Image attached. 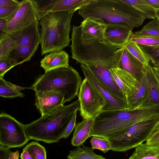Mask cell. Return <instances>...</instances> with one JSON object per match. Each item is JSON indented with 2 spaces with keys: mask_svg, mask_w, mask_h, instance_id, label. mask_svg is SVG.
Wrapping results in <instances>:
<instances>
[{
  "mask_svg": "<svg viewBox=\"0 0 159 159\" xmlns=\"http://www.w3.org/2000/svg\"><path fill=\"white\" fill-rule=\"evenodd\" d=\"M157 118H159V108L103 111L93 119L89 137L109 139L138 122Z\"/></svg>",
  "mask_w": 159,
  "mask_h": 159,
  "instance_id": "6da1fadb",
  "label": "cell"
},
{
  "mask_svg": "<svg viewBox=\"0 0 159 159\" xmlns=\"http://www.w3.org/2000/svg\"><path fill=\"white\" fill-rule=\"evenodd\" d=\"M78 12L84 20L99 18L105 24H119L133 29L141 25L146 19L142 13L123 0H91Z\"/></svg>",
  "mask_w": 159,
  "mask_h": 159,
  "instance_id": "7a4b0ae2",
  "label": "cell"
},
{
  "mask_svg": "<svg viewBox=\"0 0 159 159\" xmlns=\"http://www.w3.org/2000/svg\"><path fill=\"white\" fill-rule=\"evenodd\" d=\"M78 100L67 105L41 116L39 119L24 125L25 132L29 140L52 143L59 142L74 114L79 110Z\"/></svg>",
  "mask_w": 159,
  "mask_h": 159,
  "instance_id": "3957f363",
  "label": "cell"
},
{
  "mask_svg": "<svg viewBox=\"0 0 159 159\" xmlns=\"http://www.w3.org/2000/svg\"><path fill=\"white\" fill-rule=\"evenodd\" d=\"M74 13L51 12L39 20L41 55L60 52L69 45L71 22Z\"/></svg>",
  "mask_w": 159,
  "mask_h": 159,
  "instance_id": "277c9868",
  "label": "cell"
},
{
  "mask_svg": "<svg viewBox=\"0 0 159 159\" xmlns=\"http://www.w3.org/2000/svg\"><path fill=\"white\" fill-rule=\"evenodd\" d=\"M102 39L84 40L71 34L72 58L85 66L103 64L119 67L124 47L102 43Z\"/></svg>",
  "mask_w": 159,
  "mask_h": 159,
  "instance_id": "5b68a950",
  "label": "cell"
},
{
  "mask_svg": "<svg viewBox=\"0 0 159 159\" xmlns=\"http://www.w3.org/2000/svg\"><path fill=\"white\" fill-rule=\"evenodd\" d=\"M82 80L78 71L69 66L45 72L37 79L31 87L35 92H56L64 98L66 102L78 95Z\"/></svg>",
  "mask_w": 159,
  "mask_h": 159,
  "instance_id": "8992f818",
  "label": "cell"
},
{
  "mask_svg": "<svg viewBox=\"0 0 159 159\" xmlns=\"http://www.w3.org/2000/svg\"><path fill=\"white\" fill-rule=\"evenodd\" d=\"M159 118L138 122L119 134L110 139L111 150L125 152L147 141L156 125Z\"/></svg>",
  "mask_w": 159,
  "mask_h": 159,
  "instance_id": "52a82bcc",
  "label": "cell"
},
{
  "mask_svg": "<svg viewBox=\"0 0 159 159\" xmlns=\"http://www.w3.org/2000/svg\"><path fill=\"white\" fill-rule=\"evenodd\" d=\"M78 96L79 110L83 119H94L104 110L107 104L105 98L86 78L82 81Z\"/></svg>",
  "mask_w": 159,
  "mask_h": 159,
  "instance_id": "ba28073f",
  "label": "cell"
},
{
  "mask_svg": "<svg viewBox=\"0 0 159 159\" xmlns=\"http://www.w3.org/2000/svg\"><path fill=\"white\" fill-rule=\"evenodd\" d=\"M30 140L25 132L24 125L10 115L0 114V145L10 149L24 146Z\"/></svg>",
  "mask_w": 159,
  "mask_h": 159,
  "instance_id": "9c48e42d",
  "label": "cell"
},
{
  "mask_svg": "<svg viewBox=\"0 0 159 159\" xmlns=\"http://www.w3.org/2000/svg\"><path fill=\"white\" fill-rule=\"evenodd\" d=\"M37 20H39L37 11L32 0H22L19 8L7 21L0 33L3 32L9 35L28 27Z\"/></svg>",
  "mask_w": 159,
  "mask_h": 159,
  "instance_id": "30bf717a",
  "label": "cell"
},
{
  "mask_svg": "<svg viewBox=\"0 0 159 159\" xmlns=\"http://www.w3.org/2000/svg\"><path fill=\"white\" fill-rule=\"evenodd\" d=\"M106 24L99 18L88 17L78 26L74 25L71 34L82 40L103 39Z\"/></svg>",
  "mask_w": 159,
  "mask_h": 159,
  "instance_id": "8fae6325",
  "label": "cell"
},
{
  "mask_svg": "<svg viewBox=\"0 0 159 159\" xmlns=\"http://www.w3.org/2000/svg\"><path fill=\"white\" fill-rule=\"evenodd\" d=\"M106 24L102 43L119 48H123L129 39L133 28L129 26L119 24Z\"/></svg>",
  "mask_w": 159,
  "mask_h": 159,
  "instance_id": "7c38bea8",
  "label": "cell"
},
{
  "mask_svg": "<svg viewBox=\"0 0 159 159\" xmlns=\"http://www.w3.org/2000/svg\"><path fill=\"white\" fill-rule=\"evenodd\" d=\"M147 89L145 98L137 109L159 108V81L150 64L145 66Z\"/></svg>",
  "mask_w": 159,
  "mask_h": 159,
  "instance_id": "4fadbf2b",
  "label": "cell"
},
{
  "mask_svg": "<svg viewBox=\"0 0 159 159\" xmlns=\"http://www.w3.org/2000/svg\"><path fill=\"white\" fill-rule=\"evenodd\" d=\"M35 93V105L42 116L64 105L66 102L62 95L54 91H40Z\"/></svg>",
  "mask_w": 159,
  "mask_h": 159,
  "instance_id": "5bb4252c",
  "label": "cell"
},
{
  "mask_svg": "<svg viewBox=\"0 0 159 159\" xmlns=\"http://www.w3.org/2000/svg\"><path fill=\"white\" fill-rule=\"evenodd\" d=\"M80 67L85 78L88 79L94 85L106 100L107 105L103 111L126 110V101L118 99L111 95L99 83L90 70L84 65L80 64Z\"/></svg>",
  "mask_w": 159,
  "mask_h": 159,
  "instance_id": "9a60e30c",
  "label": "cell"
},
{
  "mask_svg": "<svg viewBox=\"0 0 159 159\" xmlns=\"http://www.w3.org/2000/svg\"><path fill=\"white\" fill-rule=\"evenodd\" d=\"M112 77L125 97L133 91L138 81L129 72L119 67L109 70Z\"/></svg>",
  "mask_w": 159,
  "mask_h": 159,
  "instance_id": "2e32d148",
  "label": "cell"
},
{
  "mask_svg": "<svg viewBox=\"0 0 159 159\" xmlns=\"http://www.w3.org/2000/svg\"><path fill=\"white\" fill-rule=\"evenodd\" d=\"M39 21L37 20L28 27L9 35L15 41L17 47L39 42Z\"/></svg>",
  "mask_w": 159,
  "mask_h": 159,
  "instance_id": "e0dca14e",
  "label": "cell"
},
{
  "mask_svg": "<svg viewBox=\"0 0 159 159\" xmlns=\"http://www.w3.org/2000/svg\"><path fill=\"white\" fill-rule=\"evenodd\" d=\"M139 81L146 72L145 66L124 48L119 67Z\"/></svg>",
  "mask_w": 159,
  "mask_h": 159,
  "instance_id": "ac0fdd59",
  "label": "cell"
},
{
  "mask_svg": "<svg viewBox=\"0 0 159 159\" xmlns=\"http://www.w3.org/2000/svg\"><path fill=\"white\" fill-rule=\"evenodd\" d=\"M40 43L38 42L15 48L6 60L12 67L28 61L34 56Z\"/></svg>",
  "mask_w": 159,
  "mask_h": 159,
  "instance_id": "d6986e66",
  "label": "cell"
},
{
  "mask_svg": "<svg viewBox=\"0 0 159 159\" xmlns=\"http://www.w3.org/2000/svg\"><path fill=\"white\" fill-rule=\"evenodd\" d=\"M69 57L64 50L46 55L40 61V66L45 72L54 69L68 67Z\"/></svg>",
  "mask_w": 159,
  "mask_h": 159,
  "instance_id": "ffe728a7",
  "label": "cell"
},
{
  "mask_svg": "<svg viewBox=\"0 0 159 159\" xmlns=\"http://www.w3.org/2000/svg\"><path fill=\"white\" fill-rule=\"evenodd\" d=\"M147 89V82L145 73L138 81L135 88L126 97L127 108L125 110L130 111L136 109L145 98Z\"/></svg>",
  "mask_w": 159,
  "mask_h": 159,
  "instance_id": "44dd1931",
  "label": "cell"
},
{
  "mask_svg": "<svg viewBox=\"0 0 159 159\" xmlns=\"http://www.w3.org/2000/svg\"><path fill=\"white\" fill-rule=\"evenodd\" d=\"M93 119H83L76 125L71 140V144L78 147L82 145L89 138L93 124Z\"/></svg>",
  "mask_w": 159,
  "mask_h": 159,
  "instance_id": "7402d4cb",
  "label": "cell"
},
{
  "mask_svg": "<svg viewBox=\"0 0 159 159\" xmlns=\"http://www.w3.org/2000/svg\"><path fill=\"white\" fill-rule=\"evenodd\" d=\"M91 0H54L51 12H75L88 4Z\"/></svg>",
  "mask_w": 159,
  "mask_h": 159,
  "instance_id": "603a6c76",
  "label": "cell"
},
{
  "mask_svg": "<svg viewBox=\"0 0 159 159\" xmlns=\"http://www.w3.org/2000/svg\"><path fill=\"white\" fill-rule=\"evenodd\" d=\"M129 159H159V147L142 143L135 148Z\"/></svg>",
  "mask_w": 159,
  "mask_h": 159,
  "instance_id": "cb8c5ba5",
  "label": "cell"
},
{
  "mask_svg": "<svg viewBox=\"0 0 159 159\" xmlns=\"http://www.w3.org/2000/svg\"><path fill=\"white\" fill-rule=\"evenodd\" d=\"M32 89L16 85L6 81L3 77H0V96L8 98L16 97L23 98L25 94L21 92V90Z\"/></svg>",
  "mask_w": 159,
  "mask_h": 159,
  "instance_id": "d4e9b609",
  "label": "cell"
},
{
  "mask_svg": "<svg viewBox=\"0 0 159 159\" xmlns=\"http://www.w3.org/2000/svg\"><path fill=\"white\" fill-rule=\"evenodd\" d=\"M70 151L67 159H107L102 156L97 155L92 147L82 145Z\"/></svg>",
  "mask_w": 159,
  "mask_h": 159,
  "instance_id": "484cf974",
  "label": "cell"
},
{
  "mask_svg": "<svg viewBox=\"0 0 159 159\" xmlns=\"http://www.w3.org/2000/svg\"><path fill=\"white\" fill-rule=\"evenodd\" d=\"M16 48L15 41L9 35L3 32L0 33V60L8 58Z\"/></svg>",
  "mask_w": 159,
  "mask_h": 159,
  "instance_id": "4316f807",
  "label": "cell"
},
{
  "mask_svg": "<svg viewBox=\"0 0 159 159\" xmlns=\"http://www.w3.org/2000/svg\"><path fill=\"white\" fill-rule=\"evenodd\" d=\"M142 13L146 18L154 20L157 18L156 10L149 5L145 0H123Z\"/></svg>",
  "mask_w": 159,
  "mask_h": 159,
  "instance_id": "83f0119b",
  "label": "cell"
},
{
  "mask_svg": "<svg viewBox=\"0 0 159 159\" xmlns=\"http://www.w3.org/2000/svg\"><path fill=\"white\" fill-rule=\"evenodd\" d=\"M133 36L159 37V19L157 18L149 22L140 30L133 32Z\"/></svg>",
  "mask_w": 159,
  "mask_h": 159,
  "instance_id": "f1b7e54d",
  "label": "cell"
},
{
  "mask_svg": "<svg viewBox=\"0 0 159 159\" xmlns=\"http://www.w3.org/2000/svg\"><path fill=\"white\" fill-rule=\"evenodd\" d=\"M124 47L141 61L145 66H148L150 65L149 59L139 45L129 39L125 43Z\"/></svg>",
  "mask_w": 159,
  "mask_h": 159,
  "instance_id": "f546056e",
  "label": "cell"
},
{
  "mask_svg": "<svg viewBox=\"0 0 159 159\" xmlns=\"http://www.w3.org/2000/svg\"><path fill=\"white\" fill-rule=\"evenodd\" d=\"M24 148L35 159H47V153L45 148L37 142H31Z\"/></svg>",
  "mask_w": 159,
  "mask_h": 159,
  "instance_id": "4dcf8cb0",
  "label": "cell"
},
{
  "mask_svg": "<svg viewBox=\"0 0 159 159\" xmlns=\"http://www.w3.org/2000/svg\"><path fill=\"white\" fill-rule=\"evenodd\" d=\"M140 48L153 65L154 66H159V45L147 46L139 45Z\"/></svg>",
  "mask_w": 159,
  "mask_h": 159,
  "instance_id": "1f68e13d",
  "label": "cell"
},
{
  "mask_svg": "<svg viewBox=\"0 0 159 159\" xmlns=\"http://www.w3.org/2000/svg\"><path fill=\"white\" fill-rule=\"evenodd\" d=\"M93 149L100 150L104 153L111 150V143L108 139L93 136L90 141Z\"/></svg>",
  "mask_w": 159,
  "mask_h": 159,
  "instance_id": "d6a6232c",
  "label": "cell"
},
{
  "mask_svg": "<svg viewBox=\"0 0 159 159\" xmlns=\"http://www.w3.org/2000/svg\"><path fill=\"white\" fill-rule=\"evenodd\" d=\"M132 33L129 39L139 45L147 46L159 45V37L136 36H133Z\"/></svg>",
  "mask_w": 159,
  "mask_h": 159,
  "instance_id": "836d02e7",
  "label": "cell"
},
{
  "mask_svg": "<svg viewBox=\"0 0 159 159\" xmlns=\"http://www.w3.org/2000/svg\"><path fill=\"white\" fill-rule=\"evenodd\" d=\"M20 3L14 6L0 7V19L7 21L17 11Z\"/></svg>",
  "mask_w": 159,
  "mask_h": 159,
  "instance_id": "e575fe53",
  "label": "cell"
},
{
  "mask_svg": "<svg viewBox=\"0 0 159 159\" xmlns=\"http://www.w3.org/2000/svg\"><path fill=\"white\" fill-rule=\"evenodd\" d=\"M146 143L152 146L159 147V122L154 128Z\"/></svg>",
  "mask_w": 159,
  "mask_h": 159,
  "instance_id": "d590c367",
  "label": "cell"
},
{
  "mask_svg": "<svg viewBox=\"0 0 159 159\" xmlns=\"http://www.w3.org/2000/svg\"><path fill=\"white\" fill-rule=\"evenodd\" d=\"M77 112L73 115L71 119L68 124L62 136V139H67L69 136L75 128L76 125Z\"/></svg>",
  "mask_w": 159,
  "mask_h": 159,
  "instance_id": "8d00e7d4",
  "label": "cell"
},
{
  "mask_svg": "<svg viewBox=\"0 0 159 159\" xmlns=\"http://www.w3.org/2000/svg\"><path fill=\"white\" fill-rule=\"evenodd\" d=\"M12 68L6 60H0V77H3L5 74Z\"/></svg>",
  "mask_w": 159,
  "mask_h": 159,
  "instance_id": "74e56055",
  "label": "cell"
},
{
  "mask_svg": "<svg viewBox=\"0 0 159 159\" xmlns=\"http://www.w3.org/2000/svg\"><path fill=\"white\" fill-rule=\"evenodd\" d=\"M21 3L17 0H0V7L14 6Z\"/></svg>",
  "mask_w": 159,
  "mask_h": 159,
  "instance_id": "f35d334b",
  "label": "cell"
},
{
  "mask_svg": "<svg viewBox=\"0 0 159 159\" xmlns=\"http://www.w3.org/2000/svg\"><path fill=\"white\" fill-rule=\"evenodd\" d=\"M10 149L0 145V159H9Z\"/></svg>",
  "mask_w": 159,
  "mask_h": 159,
  "instance_id": "ab89813d",
  "label": "cell"
},
{
  "mask_svg": "<svg viewBox=\"0 0 159 159\" xmlns=\"http://www.w3.org/2000/svg\"><path fill=\"white\" fill-rule=\"evenodd\" d=\"M21 159H35L24 148L20 156Z\"/></svg>",
  "mask_w": 159,
  "mask_h": 159,
  "instance_id": "60d3db41",
  "label": "cell"
},
{
  "mask_svg": "<svg viewBox=\"0 0 159 159\" xmlns=\"http://www.w3.org/2000/svg\"><path fill=\"white\" fill-rule=\"evenodd\" d=\"M156 10H159V0H145Z\"/></svg>",
  "mask_w": 159,
  "mask_h": 159,
  "instance_id": "b9f144b4",
  "label": "cell"
},
{
  "mask_svg": "<svg viewBox=\"0 0 159 159\" xmlns=\"http://www.w3.org/2000/svg\"><path fill=\"white\" fill-rule=\"evenodd\" d=\"M19 153L18 150L14 152H11L9 153V159H19Z\"/></svg>",
  "mask_w": 159,
  "mask_h": 159,
  "instance_id": "7bdbcfd3",
  "label": "cell"
},
{
  "mask_svg": "<svg viewBox=\"0 0 159 159\" xmlns=\"http://www.w3.org/2000/svg\"><path fill=\"white\" fill-rule=\"evenodd\" d=\"M7 22V20L0 19V33H1L5 26Z\"/></svg>",
  "mask_w": 159,
  "mask_h": 159,
  "instance_id": "ee69618b",
  "label": "cell"
},
{
  "mask_svg": "<svg viewBox=\"0 0 159 159\" xmlns=\"http://www.w3.org/2000/svg\"><path fill=\"white\" fill-rule=\"evenodd\" d=\"M152 67L156 76L159 81V66H152Z\"/></svg>",
  "mask_w": 159,
  "mask_h": 159,
  "instance_id": "f6af8a7d",
  "label": "cell"
},
{
  "mask_svg": "<svg viewBox=\"0 0 159 159\" xmlns=\"http://www.w3.org/2000/svg\"><path fill=\"white\" fill-rule=\"evenodd\" d=\"M155 13L157 18L159 19V10H156Z\"/></svg>",
  "mask_w": 159,
  "mask_h": 159,
  "instance_id": "bcb514c9",
  "label": "cell"
}]
</instances>
